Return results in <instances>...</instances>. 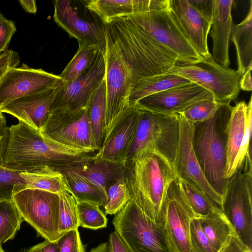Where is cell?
Instances as JSON below:
<instances>
[{
    "instance_id": "6da1fadb",
    "label": "cell",
    "mask_w": 252,
    "mask_h": 252,
    "mask_svg": "<svg viewBox=\"0 0 252 252\" xmlns=\"http://www.w3.org/2000/svg\"><path fill=\"white\" fill-rule=\"evenodd\" d=\"M96 154L53 141L21 121L7 126L0 139V166L18 172L68 169L93 159Z\"/></svg>"
},
{
    "instance_id": "7a4b0ae2",
    "label": "cell",
    "mask_w": 252,
    "mask_h": 252,
    "mask_svg": "<svg viewBox=\"0 0 252 252\" xmlns=\"http://www.w3.org/2000/svg\"><path fill=\"white\" fill-rule=\"evenodd\" d=\"M103 25L129 66L133 86L142 78L168 73L179 63L176 53L152 38L128 17Z\"/></svg>"
},
{
    "instance_id": "3957f363",
    "label": "cell",
    "mask_w": 252,
    "mask_h": 252,
    "mask_svg": "<svg viewBox=\"0 0 252 252\" xmlns=\"http://www.w3.org/2000/svg\"><path fill=\"white\" fill-rule=\"evenodd\" d=\"M125 165V180L131 198L145 213H160L169 187L176 178L173 165L158 151L146 149Z\"/></svg>"
},
{
    "instance_id": "277c9868",
    "label": "cell",
    "mask_w": 252,
    "mask_h": 252,
    "mask_svg": "<svg viewBox=\"0 0 252 252\" xmlns=\"http://www.w3.org/2000/svg\"><path fill=\"white\" fill-rule=\"evenodd\" d=\"M233 106L221 103L215 115L193 124L192 145L201 170L211 187L219 195L226 192V127Z\"/></svg>"
},
{
    "instance_id": "5b68a950",
    "label": "cell",
    "mask_w": 252,
    "mask_h": 252,
    "mask_svg": "<svg viewBox=\"0 0 252 252\" xmlns=\"http://www.w3.org/2000/svg\"><path fill=\"white\" fill-rule=\"evenodd\" d=\"M130 252H171L160 214H147L132 199L112 220Z\"/></svg>"
},
{
    "instance_id": "8992f818",
    "label": "cell",
    "mask_w": 252,
    "mask_h": 252,
    "mask_svg": "<svg viewBox=\"0 0 252 252\" xmlns=\"http://www.w3.org/2000/svg\"><path fill=\"white\" fill-rule=\"evenodd\" d=\"M137 107V123L126 163L141 151L152 149L159 152L173 165L179 139L178 114H163Z\"/></svg>"
},
{
    "instance_id": "52a82bcc",
    "label": "cell",
    "mask_w": 252,
    "mask_h": 252,
    "mask_svg": "<svg viewBox=\"0 0 252 252\" xmlns=\"http://www.w3.org/2000/svg\"><path fill=\"white\" fill-rule=\"evenodd\" d=\"M252 166L244 162L229 179L222 211L235 236L252 251Z\"/></svg>"
},
{
    "instance_id": "ba28073f",
    "label": "cell",
    "mask_w": 252,
    "mask_h": 252,
    "mask_svg": "<svg viewBox=\"0 0 252 252\" xmlns=\"http://www.w3.org/2000/svg\"><path fill=\"white\" fill-rule=\"evenodd\" d=\"M168 73L202 87L210 92L220 103L230 102L236 99L240 92L242 74L219 64L211 55L195 63H178Z\"/></svg>"
},
{
    "instance_id": "9c48e42d",
    "label": "cell",
    "mask_w": 252,
    "mask_h": 252,
    "mask_svg": "<svg viewBox=\"0 0 252 252\" xmlns=\"http://www.w3.org/2000/svg\"><path fill=\"white\" fill-rule=\"evenodd\" d=\"M12 200L24 220L45 240L57 242L62 236L59 232L60 196L50 191L26 189L15 193Z\"/></svg>"
},
{
    "instance_id": "30bf717a",
    "label": "cell",
    "mask_w": 252,
    "mask_h": 252,
    "mask_svg": "<svg viewBox=\"0 0 252 252\" xmlns=\"http://www.w3.org/2000/svg\"><path fill=\"white\" fill-rule=\"evenodd\" d=\"M45 138L79 150L97 152L88 107L76 111L56 108L39 130Z\"/></svg>"
},
{
    "instance_id": "8fae6325",
    "label": "cell",
    "mask_w": 252,
    "mask_h": 252,
    "mask_svg": "<svg viewBox=\"0 0 252 252\" xmlns=\"http://www.w3.org/2000/svg\"><path fill=\"white\" fill-rule=\"evenodd\" d=\"M105 34L106 134L118 117L129 106L128 98L133 84L132 73L127 63L112 38L105 31Z\"/></svg>"
},
{
    "instance_id": "7c38bea8",
    "label": "cell",
    "mask_w": 252,
    "mask_h": 252,
    "mask_svg": "<svg viewBox=\"0 0 252 252\" xmlns=\"http://www.w3.org/2000/svg\"><path fill=\"white\" fill-rule=\"evenodd\" d=\"M128 17L152 38L176 53L179 64L193 63L203 59L188 41L173 18L170 6Z\"/></svg>"
},
{
    "instance_id": "4fadbf2b",
    "label": "cell",
    "mask_w": 252,
    "mask_h": 252,
    "mask_svg": "<svg viewBox=\"0 0 252 252\" xmlns=\"http://www.w3.org/2000/svg\"><path fill=\"white\" fill-rule=\"evenodd\" d=\"M160 214L171 252H191L189 225L196 217L182 195L176 179L169 187Z\"/></svg>"
},
{
    "instance_id": "5bb4252c",
    "label": "cell",
    "mask_w": 252,
    "mask_h": 252,
    "mask_svg": "<svg viewBox=\"0 0 252 252\" xmlns=\"http://www.w3.org/2000/svg\"><path fill=\"white\" fill-rule=\"evenodd\" d=\"M59 75L23 63L10 68L0 80V109L19 98L62 84Z\"/></svg>"
},
{
    "instance_id": "9a60e30c",
    "label": "cell",
    "mask_w": 252,
    "mask_h": 252,
    "mask_svg": "<svg viewBox=\"0 0 252 252\" xmlns=\"http://www.w3.org/2000/svg\"><path fill=\"white\" fill-rule=\"evenodd\" d=\"M178 115L179 139L173 163L176 177L194 185L222 211L223 198L214 190L207 181L194 151L192 141L193 124L181 114Z\"/></svg>"
},
{
    "instance_id": "2e32d148",
    "label": "cell",
    "mask_w": 252,
    "mask_h": 252,
    "mask_svg": "<svg viewBox=\"0 0 252 252\" xmlns=\"http://www.w3.org/2000/svg\"><path fill=\"white\" fill-rule=\"evenodd\" d=\"M104 53L100 51L93 64L73 80L63 82L52 104L56 108L76 111L88 107L93 94L105 78Z\"/></svg>"
},
{
    "instance_id": "e0dca14e",
    "label": "cell",
    "mask_w": 252,
    "mask_h": 252,
    "mask_svg": "<svg viewBox=\"0 0 252 252\" xmlns=\"http://www.w3.org/2000/svg\"><path fill=\"white\" fill-rule=\"evenodd\" d=\"M207 99L215 98L210 92L190 82L147 96L135 105L156 113L174 115L182 113L195 103Z\"/></svg>"
},
{
    "instance_id": "ac0fdd59",
    "label": "cell",
    "mask_w": 252,
    "mask_h": 252,
    "mask_svg": "<svg viewBox=\"0 0 252 252\" xmlns=\"http://www.w3.org/2000/svg\"><path fill=\"white\" fill-rule=\"evenodd\" d=\"M55 22L79 44L98 46L105 53L106 39L104 25L100 21H92L82 18L73 6L71 1L56 0L54 1Z\"/></svg>"
},
{
    "instance_id": "d6986e66",
    "label": "cell",
    "mask_w": 252,
    "mask_h": 252,
    "mask_svg": "<svg viewBox=\"0 0 252 252\" xmlns=\"http://www.w3.org/2000/svg\"><path fill=\"white\" fill-rule=\"evenodd\" d=\"M139 110L135 106L126 108L114 122L106 134L95 157L121 163L126 157L136 129Z\"/></svg>"
},
{
    "instance_id": "ffe728a7",
    "label": "cell",
    "mask_w": 252,
    "mask_h": 252,
    "mask_svg": "<svg viewBox=\"0 0 252 252\" xmlns=\"http://www.w3.org/2000/svg\"><path fill=\"white\" fill-rule=\"evenodd\" d=\"M63 83L16 99L1 108L0 111L15 117L19 121L36 130H40L48 119L52 104Z\"/></svg>"
},
{
    "instance_id": "44dd1931",
    "label": "cell",
    "mask_w": 252,
    "mask_h": 252,
    "mask_svg": "<svg viewBox=\"0 0 252 252\" xmlns=\"http://www.w3.org/2000/svg\"><path fill=\"white\" fill-rule=\"evenodd\" d=\"M170 13L182 32L203 58L209 57L207 37L212 23L203 18L188 0H170Z\"/></svg>"
},
{
    "instance_id": "7402d4cb",
    "label": "cell",
    "mask_w": 252,
    "mask_h": 252,
    "mask_svg": "<svg viewBox=\"0 0 252 252\" xmlns=\"http://www.w3.org/2000/svg\"><path fill=\"white\" fill-rule=\"evenodd\" d=\"M84 2L86 8L103 24L134 14L165 9L170 4V0H91Z\"/></svg>"
},
{
    "instance_id": "603a6c76",
    "label": "cell",
    "mask_w": 252,
    "mask_h": 252,
    "mask_svg": "<svg viewBox=\"0 0 252 252\" xmlns=\"http://www.w3.org/2000/svg\"><path fill=\"white\" fill-rule=\"evenodd\" d=\"M233 0H214L211 36L213 40L211 56L219 64L228 67L229 43L233 27L231 9Z\"/></svg>"
},
{
    "instance_id": "cb8c5ba5",
    "label": "cell",
    "mask_w": 252,
    "mask_h": 252,
    "mask_svg": "<svg viewBox=\"0 0 252 252\" xmlns=\"http://www.w3.org/2000/svg\"><path fill=\"white\" fill-rule=\"evenodd\" d=\"M68 169L85 177L107 196L109 187L125 178L126 166L121 163L97 158L95 156L89 161Z\"/></svg>"
},
{
    "instance_id": "d4e9b609",
    "label": "cell",
    "mask_w": 252,
    "mask_h": 252,
    "mask_svg": "<svg viewBox=\"0 0 252 252\" xmlns=\"http://www.w3.org/2000/svg\"><path fill=\"white\" fill-rule=\"evenodd\" d=\"M247 104L241 101L231 111L226 127V165L225 178L228 180L235 173L234 166L245 133Z\"/></svg>"
},
{
    "instance_id": "484cf974",
    "label": "cell",
    "mask_w": 252,
    "mask_h": 252,
    "mask_svg": "<svg viewBox=\"0 0 252 252\" xmlns=\"http://www.w3.org/2000/svg\"><path fill=\"white\" fill-rule=\"evenodd\" d=\"M231 40L234 43L237 59V71L243 74L252 68V0L245 18L233 24Z\"/></svg>"
},
{
    "instance_id": "4316f807",
    "label": "cell",
    "mask_w": 252,
    "mask_h": 252,
    "mask_svg": "<svg viewBox=\"0 0 252 252\" xmlns=\"http://www.w3.org/2000/svg\"><path fill=\"white\" fill-rule=\"evenodd\" d=\"M190 82L185 78L169 73L142 78L130 92L129 106H134L139 100L147 96Z\"/></svg>"
},
{
    "instance_id": "83f0119b",
    "label": "cell",
    "mask_w": 252,
    "mask_h": 252,
    "mask_svg": "<svg viewBox=\"0 0 252 252\" xmlns=\"http://www.w3.org/2000/svg\"><path fill=\"white\" fill-rule=\"evenodd\" d=\"M93 136L98 151L104 140L106 113V85L105 78L92 97L88 106Z\"/></svg>"
},
{
    "instance_id": "f1b7e54d",
    "label": "cell",
    "mask_w": 252,
    "mask_h": 252,
    "mask_svg": "<svg viewBox=\"0 0 252 252\" xmlns=\"http://www.w3.org/2000/svg\"><path fill=\"white\" fill-rule=\"evenodd\" d=\"M176 180L182 195L196 218H205L216 213H222L202 190L194 185L177 177Z\"/></svg>"
},
{
    "instance_id": "f546056e",
    "label": "cell",
    "mask_w": 252,
    "mask_h": 252,
    "mask_svg": "<svg viewBox=\"0 0 252 252\" xmlns=\"http://www.w3.org/2000/svg\"><path fill=\"white\" fill-rule=\"evenodd\" d=\"M25 180L26 189H33L60 194L69 187L63 174L60 171L46 167L35 172H20Z\"/></svg>"
},
{
    "instance_id": "4dcf8cb0",
    "label": "cell",
    "mask_w": 252,
    "mask_h": 252,
    "mask_svg": "<svg viewBox=\"0 0 252 252\" xmlns=\"http://www.w3.org/2000/svg\"><path fill=\"white\" fill-rule=\"evenodd\" d=\"M78 201H90L104 207L107 196L95 185L85 177L70 169L60 170Z\"/></svg>"
},
{
    "instance_id": "1f68e13d",
    "label": "cell",
    "mask_w": 252,
    "mask_h": 252,
    "mask_svg": "<svg viewBox=\"0 0 252 252\" xmlns=\"http://www.w3.org/2000/svg\"><path fill=\"white\" fill-rule=\"evenodd\" d=\"M201 227L216 252H220L226 245L233 229L222 213L199 218Z\"/></svg>"
},
{
    "instance_id": "d6a6232c",
    "label": "cell",
    "mask_w": 252,
    "mask_h": 252,
    "mask_svg": "<svg viewBox=\"0 0 252 252\" xmlns=\"http://www.w3.org/2000/svg\"><path fill=\"white\" fill-rule=\"evenodd\" d=\"M100 51L95 45L79 44L77 52L59 75L63 82L74 80L91 67Z\"/></svg>"
},
{
    "instance_id": "836d02e7",
    "label": "cell",
    "mask_w": 252,
    "mask_h": 252,
    "mask_svg": "<svg viewBox=\"0 0 252 252\" xmlns=\"http://www.w3.org/2000/svg\"><path fill=\"white\" fill-rule=\"evenodd\" d=\"M59 228L62 236L79 226L77 200L69 186L60 194Z\"/></svg>"
},
{
    "instance_id": "e575fe53",
    "label": "cell",
    "mask_w": 252,
    "mask_h": 252,
    "mask_svg": "<svg viewBox=\"0 0 252 252\" xmlns=\"http://www.w3.org/2000/svg\"><path fill=\"white\" fill-rule=\"evenodd\" d=\"M23 220L13 200L0 201V246L14 238Z\"/></svg>"
},
{
    "instance_id": "d590c367",
    "label": "cell",
    "mask_w": 252,
    "mask_h": 252,
    "mask_svg": "<svg viewBox=\"0 0 252 252\" xmlns=\"http://www.w3.org/2000/svg\"><path fill=\"white\" fill-rule=\"evenodd\" d=\"M100 207L94 202L77 201L79 226L92 230L106 227L107 219Z\"/></svg>"
},
{
    "instance_id": "8d00e7d4",
    "label": "cell",
    "mask_w": 252,
    "mask_h": 252,
    "mask_svg": "<svg viewBox=\"0 0 252 252\" xmlns=\"http://www.w3.org/2000/svg\"><path fill=\"white\" fill-rule=\"evenodd\" d=\"M131 198L125 178L118 180L107 190V202L104 207L105 214H117Z\"/></svg>"
},
{
    "instance_id": "74e56055",
    "label": "cell",
    "mask_w": 252,
    "mask_h": 252,
    "mask_svg": "<svg viewBox=\"0 0 252 252\" xmlns=\"http://www.w3.org/2000/svg\"><path fill=\"white\" fill-rule=\"evenodd\" d=\"M26 189L20 172L0 166V201L12 200L15 193Z\"/></svg>"
},
{
    "instance_id": "f35d334b",
    "label": "cell",
    "mask_w": 252,
    "mask_h": 252,
    "mask_svg": "<svg viewBox=\"0 0 252 252\" xmlns=\"http://www.w3.org/2000/svg\"><path fill=\"white\" fill-rule=\"evenodd\" d=\"M220 104L215 99H204L195 103L179 114L189 122L194 124L213 118Z\"/></svg>"
},
{
    "instance_id": "ab89813d",
    "label": "cell",
    "mask_w": 252,
    "mask_h": 252,
    "mask_svg": "<svg viewBox=\"0 0 252 252\" xmlns=\"http://www.w3.org/2000/svg\"><path fill=\"white\" fill-rule=\"evenodd\" d=\"M189 239L191 252H216L203 231L198 218L190 220Z\"/></svg>"
},
{
    "instance_id": "60d3db41",
    "label": "cell",
    "mask_w": 252,
    "mask_h": 252,
    "mask_svg": "<svg viewBox=\"0 0 252 252\" xmlns=\"http://www.w3.org/2000/svg\"><path fill=\"white\" fill-rule=\"evenodd\" d=\"M252 97L251 96L249 102L247 104V117L245 126L244 138L237 156L234 170L235 173L237 170L242 165L245 160L250 146L252 129Z\"/></svg>"
},
{
    "instance_id": "b9f144b4",
    "label": "cell",
    "mask_w": 252,
    "mask_h": 252,
    "mask_svg": "<svg viewBox=\"0 0 252 252\" xmlns=\"http://www.w3.org/2000/svg\"><path fill=\"white\" fill-rule=\"evenodd\" d=\"M59 252H85L78 229L64 234L57 241Z\"/></svg>"
},
{
    "instance_id": "7bdbcfd3",
    "label": "cell",
    "mask_w": 252,
    "mask_h": 252,
    "mask_svg": "<svg viewBox=\"0 0 252 252\" xmlns=\"http://www.w3.org/2000/svg\"><path fill=\"white\" fill-rule=\"evenodd\" d=\"M16 31L13 21L6 19L0 13V54L7 50L11 39Z\"/></svg>"
},
{
    "instance_id": "ee69618b",
    "label": "cell",
    "mask_w": 252,
    "mask_h": 252,
    "mask_svg": "<svg viewBox=\"0 0 252 252\" xmlns=\"http://www.w3.org/2000/svg\"><path fill=\"white\" fill-rule=\"evenodd\" d=\"M20 60L18 54L12 50H7L0 54V80L11 68L18 67Z\"/></svg>"
},
{
    "instance_id": "f6af8a7d",
    "label": "cell",
    "mask_w": 252,
    "mask_h": 252,
    "mask_svg": "<svg viewBox=\"0 0 252 252\" xmlns=\"http://www.w3.org/2000/svg\"><path fill=\"white\" fill-rule=\"evenodd\" d=\"M188 1L203 18L212 23L214 0H188Z\"/></svg>"
},
{
    "instance_id": "bcb514c9",
    "label": "cell",
    "mask_w": 252,
    "mask_h": 252,
    "mask_svg": "<svg viewBox=\"0 0 252 252\" xmlns=\"http://www.w3.org/2000/svg\"><path fill=\"white\" fill-rule=\"evenodd\" d=\"M107 252H130L118 233L115 231L109 236Z\"/></svg>"
},
{
    "instance_id": "7dc6e473",
    "label": "cell",
    "mask_w": 252,
    "mask_h": 252,
    "mask_svg": "<svg viewBox=\"0 0 252 252\" xmlns=\"http://www.w3.org/2000/svg\"><path fill=\"white\" fill-rule=\"evenodd\" d=\"M26 252H59L57 242H52L47 240L39 243L28 250Z\"/></svg>"
},
{
    "instance_id": "c3c4849f",
    "label": "cell",
    "mask_w": 252,
    "mask_h": 252,
    "mask_svg": "<svg viewBox=\"0 0 252 252\" xmlns=\"http://www.w3.org/2000/svg\"><path fill=\"white\" fill-rule=\"evenodd\" d=\"M247 250L239 241L234 234L220 252H246Z\"/></svg>"
},
{
    "instance_id": "681fc988",
    "label": "cell",
    "mask_w": 252,
    "mask_h": 252,
    "mask_svg": "<svg viewBox=\"0 0 252 252\" xmlns=\"http://www.w3.org/2000/svg\"><path fill=\"white\" fill-rule=\"evenodd\" d=\"M252 69L245 72L241 78L239 86L240 89L245 91L250 92L252 90V79L251 75Z\"/></svg>"
},
{
    "instance_id": "f907efd6",
    "label": "cell",
    "mask_w": 252,
    "mask_h": 252,
    "mask_svg": "<svg viewBox=\"0 0 252 252\" xmlns=\"http://www.w3.org/2000/svg\"><path fill=\"white\" fill-rule=\"evenodd\" d=\"M23 8L27 12L35 14L37 11L36 1L34 0H20L18 1Z\"/></svg>"
},
{
    "instance_id": "816d5d0a",
    "label": "cell",
    "mask_w": 252,
    "mask_h": 252,
    "mask_svg": "<svg viewBox=\"0 0 252 252\" xmlns=\"http://www.w3.org/2000/svg\"><path fill=\"white\" fill-rule=\"evenodd\" d=\"M107 242L100 244L91 249L90 252H107Z\"/></svg>"
},
{
    "instance_id": "f5cc1de1",
    "label": "cell",
    "mask_w": 252,
    "mask_h": 252,
    "mask_svg": "<svg viewBox=\"0 0 252 252\" xmlns=\"http://www.w3.org/2000/svg\"><path fill=\"white\" fill-rule=\"evenodd\" d=\"M7 126L5 117L0 111V132L3 131Z\"/></svg>"
},
{
    "instance_id": "db71d44e",
    "label": "cell",
    "mask_w": 252,
    "mask_h": 252,
    "mask_svg": "<svg viewBox=\"0 0 252 252\" xmlns=\"http://www.w3.org/2000/svg\"><path fill=\"white\" fill-rule=\"evenodd\" d=\"M0 252H5L4 251L2 248L1 246H0Z\"/></svg>"
},
{
    "instance_id": "11a10c76",
    "label": "cell",
    "mask_w": 252,
    "mask_h": 252,
    "mask_svg": "<svg viewBox=\"0 0 252 252\" xmlns=\"http://www.w3.org/2000/svg\"><path fill=\"white\" fill-rule=\"evenodd\" d=\"M246 252H252V251H250V250H247Z\"/></svg>"
}]
</instances>
